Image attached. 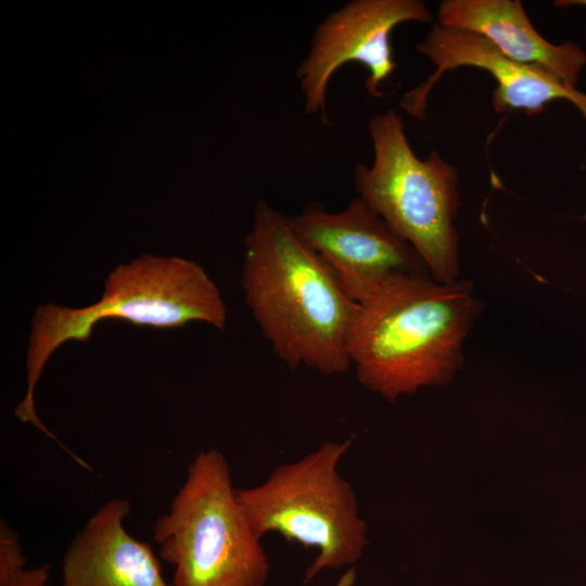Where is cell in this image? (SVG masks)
<instances>
[{
  "mask_svg": "<svg viewBox=\"0 0 586 586\" xmlns=\"http://www.w3.org/2000/svg\"><path fill=\"white\" fill-rule=\"evenodd\" d=\"M241 285L273 354L324 375L351 367L347 339L357 303L295 232L290 217L256 202L244 240Z\"/></svg>",
  "mask_w": 586,
  "mask_h": 586,
  "instance_id": "1",
  "label": "cell"
},
{
  "mask_svg": "<svg viewBox=\"0 0 586 586\" xmlns=\"http://www.w3.org/2000/svg\"><path fill=\"white\" fill-rule=\"evenodd\" d=\"M482 311L474 286L430 276L396 278L357 303L347 352L359 382L390 402L450 382Z\"/></svg>",
  "mask_w": 586,
  "mask_h": 586,
  "instance_id": "2",
  "label": "cell"
},
{
  "mask_svg": "<svg viewBox=\"0 0 586 586\" xmlns=\"http://www.w3.org/2000/svg\"><path fill=\"white\" fill-rule=\"evenodd\" d=\"M101 298L82 308L52 303L37 307L26 357L27 390L14 415L52 441L58 437L40 421L34 392L44 365L65 342L87 343L94 327L107 319L155 329L181 328L201 321L224 330L227 309L216 283L202 266L181 257L141 255L116 267L104 282Z\"/></svg>",
  "mask_w": 586,
  "mask_h": 586,
  "instance_id": "3",
  "label": "cell"
},
{
  "mask_svg": "<svg viewBox=\"0 0 586 586\" xmlns=\"http://www.w3.org/2000/svg\"><path fill=\"white\" fill-rule=\"evenodd\" d=\"M173 586H265L269 562L238 500L217 448L201 450L168 511L152 526Z\"/></svg>",
  "mask_w": 586,
  "mask_h": 586,
  "instance_id": "4",
  "label": "cell"
},
{
  "mask_svg": "<svg viewBox=\"0 0 586 586\" xmlns=\"http://www.w3.org/2000/svg\"><path fill=\"white\" fill-rule=\"evenodd\" d=\"M368 129L373 161L355 167L357 196L416 250L433 280L460 279L457 168L437 151L418 157L394 110L373 116Z\"/></svg>",
  "mask_w": 586,
  "mask_h": 586,
  "instance_id": "5",
  "label": "cell"
},
{
  "mask_svg": "<svg viewBox=\"0 0 586 586\" xmlns=\"http://www.w3.org/2000/svg\"><path fill=\"white\" fill-rule=\"evenodd\" d=\"M351 441L324 442L303 458L275 468L254 487L237 488L254 533L276 532L318 555L305 573L309 582L324 569L355 564L368 543L352 484L339 472Z\"/></svg>",
  "mask_w": 586,
  "mask_h": 586,
  "instance_id": "6",
  "label": "cell"
},
{
  "mask_svg": "<svg viewBox=\"0 0 586 586\" xmlns=\"http://www.w3.org/2000/svg\"><path fill=\"white\" fill-rule=\"evenodd\" d=\"M408 22L434 23V17L420 0H352L330 13L316 28L309 51L296 71L306 113L330 125L328 87L336 71L349 62L368 69L367 92L383 97L382 85L397 67L391 34Z\"/></svg>",
  "mask_w": 586,
  "mask_h": 586,
  "instance_id": "7",
  "label": "cell"
},
{
  "mask_svg": "<svg viewBox=\"0 0 586 586\" xmlns=\"http://www.w3.org/2000/svg\"><path fill=\"white\" fill-rule=\"evenodd\" d=\"M290 222L355 303L396 278L430 276L416 250L359 196L343 211L310 209Z\"/></svg>",
  "mask_w": 586,
  "mask_h": 586,
  "instance_id": "8",
  "label": "cell"
},
{
  "mask_svg": "<svg viewBox=\"0 0 586 586\" xmlns=\"http://www.w3.org/2000/svg\"><path fill=\"white\" fill-rule=\"evenodd\" d=\"M416 50L435 65V71L400 100L403 110L412 117H424L431 90L446 72L467 66L486 71L495 79L492 104L496 112L523 110L538 113L551 101L565 100L586 120V93L565 85L542 66L509 59L475 33L434 22Z\"/></svg>",
  "mask_w": 586,
  "mask_h": 586,
  "instance_id": "9",
  "label": "cell"
},
{
  "mask_svg": "<svg viewBox=\"0 0 586 586\" xmlns=\"http://www.w3.org/2000/svg\"><path fill=\"white\" fill-rule=\"evenodd\" d=\"M130 510L111 498L87 520L63 556L62 586H173L150 545L127 532Z\"/></svg>",
  "mask_w": 586,
  "mask_h": 586,
  "instance_id": "10",
  "label": "cell"
},
{
  "mask_svg": "<svg viewBox=\"0 0 586 586\" xmlns=\"http://www.w3.org/2000/svg\"><path fill=\"white\" fill-rule=\"evenodd\" d=\"M436 23L475 33L509 59L538 65L576 88L586 66V52L572 41L552 43L530 21L519 0H444Z\"/></svg>",
  "mask_w": 586,
  "mask_h": 586,
  "instance_id": "11",
  "label": "cell"
},
{
  "mask_svg": "<svg viewBox=\"0 0 586 586\" xmlns=\"http://www.w3.org/2000/svg\"><path fill=\"white\" fill-rule=\"evenodd\" d=\"M50 565L26 569L25 557L15 532L5 520L0 522V586H46Z\"/></svg>",
  "mask_w": 586,
  "mask_h": 586,
  "instance_id": "12",
  "label": "cell"
},
{
  "mask_svg": "<svg viewBox=\"0 0 586 586\" xmlns=\"http://www.w3.org/2000/svg\"><path fill=\"white\" fill-rule=\"evenodd\" d=\"M356 579V572L355 569H349L346 573H344L335 586H354Z\"/></svg>",
  "mask_w": 586,
  "mask_h": 586,
  "instance_id": "13",
  "label": "cell"
},
{
  "mask_svg": "<svg viewBox=\"0 0 586 586\" xmlns=\"http://www.w3.org/2000/svg\"><path fill=\"white\" fill-rule=\"evenodd\" d=\"M555 4L557 7H569V5H582L586 7V0H559L556 1Z\"/></svg>",
  "mask_w": 586,
  "mask_h": 586,
  "instance_id": "14",
  "label": "cell"
}]
</instances>
